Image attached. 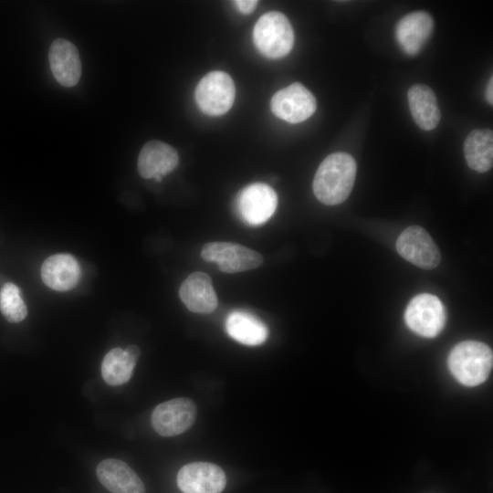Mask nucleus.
<instances>
[{
  "mask_svg": "<svg viewBox=\"0 0 493 493\" xmlns=\"http://www.w3.org/2000/svg\"><path fill=\"white\" fill-rule=\"evenodd\" d=\"M179 163L176 150L171 145L160 142L150 141L142 148L137 169L145 179L154 178L160 182L162 177L175 169Z\"/></svg>",
  "mask_w": 493,
  "mask_h": 493,
  "instance_id": "12",
  "label": "nucleus"
},
{
  "mask_svg": "<svg viewBox=\"0 0 493 493\" xmlns=\"http://www.w3.org/2000/svg\"><path fill=\"white\" fill-rule=\"evenodd\" d=\"M236 88L232 78L226 72L211 71L201 79L194 97L199 109L206 115L220 116L232 107Z\"/></svg>",
  "mask_w": 493,
  "mask_h": 493,
  "instance_id": "4",
  "label": "nucleus"
},
{
  "mask_svg": "<svg viewBox=\"0 0 493 493\" xmlns=\"http://www.w3.org/2000/svg\"><path fill=\"white\" fill-rule=\"evenodd\" d=\"M195 417L196 405L194 401L181 397L158 404L152 411L151 421L160 435L175 436L187 431Z\"/></svg>",
  "mask_w": 493,
  "mask_h": 493,
  "instance_id": "7",
  "label": "nucleus"
},
{
  "mask_svg": "<svg viewBox=\"0 0 493 493\" xmlns=\"http://www.w3.org/2000/svg\"><path fill=\"white\" fill-rule=\"evenodd\" d=\"M447 363L451 373L464 385L476 386L484 383L492 369L493 354L485 343L465 341L450 351Z\"/></svg>",
  "mask_w": 493,
  "mask_h": 493,
  "instance_id": "2",
  "label": "nucleus"
},
{
  "mask_svg": "<svg viewBox=\"0 0 493 493\" xmlns=\"http://www.w3.org/2000/svg\"><path fill=\"white\" fill-rule=\"evenodd\" d=\"M226 330L235 341L248 346L264 343L268 336L267 326L255 315L233 311L226 320Z\"/></svg>",
  "mask_w": 493,
  "mask_h": 493,
  "instance_id": "19",
  "label": "nucleus"
},
{
  "mask_svg": "<svg viewBox=\"0 0 493 493\" xmlns=\"http://www.w3.org/2000/svg\"><path fill=\"white\" fill-rule=\"evenodd\" d=\"M233 3L237 9L245 15L252 13L258 4L257 1L254 0H237L234 1Z\"/></svg>",
  "mask_w": 493,
  "mask_h": 493,
  "instance_id": "23",
  "label": "nucleus"
},
{
  "mask_svg": "<svg viewBox=\"0 0 493 493\" xmlns=\"http://www.w3.org/2000/svg\"><path fill=\"white\" fill-rule=\"evenodd\" d=\"M316 107L313 94L299 82L277 91L270 101L273 114L289 123L306 121L315 112Z\"/></svg>",
  "mask_w": 493,
  "mask_h": 493,
  "instance_id": "8",
  "label": "nucleus"
},
{
  "mask_svg": "<svg viewBox=\"0 0 493 493\" xmlns=\"http://www.w3.org/2000/svg\"><path fill=\"white\" fill-rule=\"evenodd\" d=\"M464 154L467 165L478 173H486L493 164V132L489 129L472 131L465 140Z\"/></svg>",
  "mask_w": 493,
  "mask_h": 493,
  "instance_id": "20",
  "label": "nucleus"
},
{
  "mask_svg": "<svg viewBox=\"0 0 493 493\" xmlns=\"http://www.w3.org/2000/svg\"><path fill=\"white\" fill-rule=\"evenodd\" d=\"M236 209L240 218L248 225L259 226L275 213L278 196L267 184L256 183L245 187L237 195Z\"/></svg>",
  "mask_w": 493,
  "mask_h": 493,
  "instance_id": "10",
  "label": "nucleus"
},
{
  "mask_svg": "<svg viewBox=\"0 0 493 493\" xmlns=\"http://www.w3.org/2000/svg\"><path fill=\"white\" fill-rule=\"evenodd\" d=\"M226 484L225 472L213 463H189L177 474V485L183 493H221Z\"/></svg>",
  "mask_w": 493,
  "mask_h": 493,
  "instance_id": "11",
  "label": "nucleus"
},
{
  "mask_svg": "<svg viewBox=\"0 0 493 493\" xmlns=\"http://www.w3.org/2000/svg\"><path fill=\"white\" fill-rule=\"evenodd\" d=\"M407 97L415 123L425 131L434 130L440 121L441 113L433 89L424 84H415L409 89Z\"/></svg>",
  "mask_w": 493,
  "mask_h": 493,
  "instance_id": "18",
  "label": "nucleus"
},
{
  "mask_svg": "<svg viewBox=\"0 0 493 493\" xmlns=\"http://www.w3.org/2000/svg\"><path fill=\"white\" fill-rule=\"evenodd\" d=\"M486 97H487L488 102L490 105H492L493 104V78L492 77L490 78L487 86Z\"/></svg>",
  "mask_w": 493,
  "mask_h": 493,
  "instance_id": "24",
  "label": "nucleus"
},
{
  "mask_svg": "<svg viewBox=\"0 0 493 493\" xmlns=\"http://www.w3.org/2000/svg\"><path fill=\"white\" fill-rule=\"evenodd\" d=\"M433 28L432 16L426 12L415 11L398 21L395 26V37L406 54L415 55L430 37Z\"/></svg>",
  "mask_w": 493,
  "mask_h": 493,
  "instance_id": "15",
  "label": "nucleus"
},
{
  "mask_svg": "<svg viewBox=\"0 0 493 493\" xmlns=\"http://www.w3.org/2000/svg\"><path fill=\"white\" fill-rule=\"evenodd\" d=\"M137 361L125 350L114 348L104 357L101 364V375L110 385L116 386L127 383L131 377Z\"/></svg>",
  "mask_w": 493,
  "mask_h": 493,
  "instance_id": "21",
  "label": "nucleus"
},
{
  "mask_svg": "<svg viewBox=\"0 0 493 493\" xmlns=\"http://www.w3.org/2000/svg\"><path fill=\"white\" fill-rule=\"evenodd\" d=\"M253 40L258 51L268 58L287 56L294 45V32L288 17L271 11L261 16L254 26Z\"/></svg>",
  "mask_w": 493,
  "mask_h": 493,
  "instance_id": "3",
  "label": "nucleus"
},
{
  "mask_svg": "<svg viewBox=\"0 0 493 493\" xmlns=\"http://www.w3.org/2000/svg\"><path fill=\"white\" fill-rule=\"evenodd\" d=\"M356 170V163L348 153L335 152L327 156L313 179L312 187L317 199L327 205L344 202L352 190Z\"/></svg>",
  "mask_w": 493,
  "mask_h": 493,
  "instance_id": "1",
  "label": "nucleus"
},
{
  "mask_svg": "<svg viewBox=\"0 0 493 493\" xmlns=\"http://www.w3.org/2000/svg\"><path fill=\"white\" fill-rule=\"evenodd\" d=\"M41 278L50 288L67 291L78 284L80 278V267L71 255H53L42 264Z\"/></svg>",
  "mask_w": 493,
  "mask_h": 493,
  "instance_id": "17",
  "label": "nucleus"
},
{
  "mask_svg": "<svg viewBox=\"0 0 493 493\" xmlns=\"http://www.w3.org/2000/svg\"><path fill=\"white\" fill-rule=\"evenodd\" d=\"M179 296L186 308L195 313H211L218 304L211 278L201 271L190 274L183 281Z\"/></svg>",
  "mask_w": 493,
  "mask_h": 493,
  "instance_id": "14",
  "label": "nucleus"
},
{
  "mask_svg": "<svg viewBox=\"0 0 493 493\" xmlns=\"http://www.w3.org/2000/svg\"><path fill=\"white\" fill-rule=\"evenodd\" d=\"M0 310L7 321L16 323L27 315L20 289L13 283H5L0 290Z\"/></svg>",
  "mask_w": 493,
  "mask_h": 493,
  "instance_id": "22",
  "label": "nucleus"
},
{
  "mask_svg": "<svg viewBox=\"0 0 493 493\" xmlns=\"http://www.w3.org/2000/svg\"><path fill=\"white\" fill-rule=\"evenodd\" d=\"M396 249L404 259L424 269L435 267L441 259L436 244L419 226H410L400 234Z\"/></svg>",
  "mask_w": 493,
  "mask_h": 493,
  "instance_id": "9",
  "label": "nucleus"
},
{
  "mask_svg": "<svg viewBox=\"0 0 493 493\" xmlns=\"http://www.w3.org/2000/svg\"><path fill=\"white\" fill-rule=\"evenodd\" d=\"M404 320L408 328L416 334L434 338L444 329L446 312L436 296L423 293L411 299L404 312Z\"/></svg>",
  "mask_w": 493,
  "mask_h": 493,
  "instance_id": "5",
  "label": "nucleus"
},
{
  "mask_svg": "<svg viewBox=\"0 0 493 493\" xmlns=\"http://www.w3.org/2000/svg\"><path fill=\"white\" fill-rule=\"evenodd\" d=\"M96 473L100 482L112 493H145L142 479L121 460L104 459Z\"/></svg>",
  "mask_w": 493,
  "mask_h": 493,
  "instance_id": "16",
  "label": "nucleus"
},
{
  "mask_svg": "<svg viewBox=\"0 0 493 493\" xmlns=\"http://www.w3.org/2000/svg\"><path fill=\"white\" fill-rule=\"evenodd\" d=\"M48 60L53 76L64 87L78 84L81 76V61L74 44L64 38L55 39L48 51Z\"/></svg>",
  "mask_w": 493,
  "mask_h": 493,
  "instance_id": "13",
  "label": "nucleus"
},
{
  "mask_svg": "<svg viewBox=\"0 0 493 493\" xmlns=\"http://www.w3.org/2000/svg\"><path fill=\"white\" fill-rule=\"evenodd\" d=\"M201 256L205 261L216 263L219 270L229 274L257 268L264 261L258 252L231 242L206 243Z\"/></svg>",
  "mask_w": 493,
  "mask_h": 493,
  "instance_id": "6",
  "label": "nucleus"
}]
</instances>
